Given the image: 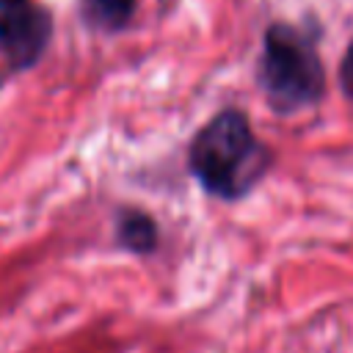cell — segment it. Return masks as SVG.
<instances>
[{
  "label": "cell",
  "mask_w": 353,
  "mask_h": 353,
  "mask_svg": "<svg viewBox=\"0 0 353 353\" xmlns=\"http://www.w3.org/2000/svg\"><path fill=\"white\" fill-rule=\"evenodd\" d=\"M268 168V152L256 141L248 119L237 110L218 113L190 146V171L199 182L221 196H243Z\"/></svg>",
  "instance_id": "cell-1"
},
{
  "label": "cell",
  "mask_w": 353,
  "mask_h": 353,
  "mask_svg": "<svg viewBox=\"0 0 353 353\" xmlns=\"http://www.w3.org/2000/svg\"><path fill=\"white\" fill-rule=\"evenodd\" d=\"M259 83L270 105L292 113L323 94V63L306 33L292 25H273L265 33Z\"/></svg>",
  "instance_id": "cell-2"
},
{
  "label": "cell",
  "mask_w": 353,
  "mask_h": 353,
  "mask_svg": "<svg viewBox=\"0 0 353 353\" xmlns=\"http://www.w3.org/2000/svg\"><path fill=\"white\" fill-rule=\"evenodd\" d=\"M47 39L50 17L36 0H0V55L11 66H30Z\"/></svg>",
  "instance_id": "cell-3"
},
{
  "label": "cell",
  "mask_w": 353,
  "mask_h": 353,
  "mask_svg": "<svg viewBox=\"0 0 353 353\" xmlns=\"http://www.w3.org/2000/svg\"><path fill=\"white\" fill-rule=\"evenodd\" d=\"M135 0H83V17L91 28L119 30L130 22Z\"/></svg>",
  "instance_id": "cell-4"
},
{
  "label": "cell",
  "mask_w": 353,
  "mask_h": 353,
  "mask_svg": "<svg viewBox=\"0 0 353 353\" xmlns=\"http://www.w3.org/2000/svg\"><path fill=\"white\" fill-rule=\"evenodd\" d=\"M119 237L124 240V245L127 248H132V251H149L152 245H154V223L146 218V215H141V212H130V215H124L121 218V223H119Z\"/></svg>",
  "instance_id": "cell-5"
},
{
  "label": "cell",
  "mask_w": 353,
  "mask_h": 353,
  "mask_svg": "<svg viewBox=\"0 0 353 353\" xmlns=\"http://www.w3.org/2000/svg\"><path fill=\"white\" fill-rule=\"evenodd\" d=\"M339 83H342V91L353 99V41L342 58V66H339Z\"/></svg>",
  "instance_id": "cell-6"
}]
</instances>
